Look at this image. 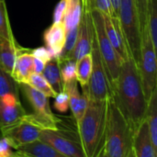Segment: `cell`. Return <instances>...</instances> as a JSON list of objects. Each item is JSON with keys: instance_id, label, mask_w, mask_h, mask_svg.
Masks as SVG:
<instances>
[{"instance_id": "obj_1", "label": "cell", "mask_w": 157, "mask_h": 157, "mask_svg": "<svg viewBox=\"0 0 157 157\" xmlns=\"http://www.w3.org/2000/svg\"><path fill=\"white\" fill-rule=\"evenodd\" d=\"M112 98L134 131L144 119L148 101L138 65L132 56L121 64L119 76L112 86Z\"/></svg>"}, {"instance_id": "obj_2", "label": "cell", "mask_w": 157, "mask_h": 157, "mask_svg": "<svg viewBox=\"0 0 157 157\" xmlns=\"http://www.w3.org/2000/svg\"><path fill=\"white\" fill-rule=\"evenodd\" d=\"M133 129L112 97L108 100L107 121L102 147L98 156L133 157Z\"/></svg>"}, {"instance_id": "obj_3", "label": "cell", "mask_w": 157, "mask_h": 157, "mask_svg": "<svg viewBox=\"0 0 157 157\" xmlns=\"http://www.w3.org/2000/svg\"><path fill=\"white\" fill-rule=\"evenodd\" d=\"M87 98L86 111L76 124L77 136L85 156L97 157L103 144L109 99L97 100Z\"/></svg>"}, {"instance_id": "obj_4", "label": "cell", "mask_w": 157, "mask_h": 157, "mask_svg": "<svg viewBox=\"0 0 157 157\" xmlns=\"http://www.w3.org/2000/svg\"><path fill=\"white\" fill-rule=\"evenodd\" d=\"M118 18L120 20L130 54L138 65L141 57L143 29L134 0L120 1Z\"/></svg>"}, {"instance_id": "obj_5", "label": "cell", "mask_w": 157, "mask_h": 157, "mask_svg": "<svg viewBox=\"0 0 157 157\" xmlns=\"http://www.w3.org/2000/svg\"><path fill=\"white\" fill-rule=\"evenodd\" d=\"M91 17L93 20L94 34L98 48V52L105 65L112 88L113 85L115 84L119 76L121 67L124 60L118 54L116 50L113 48L105 32L102 14L98 10H92Z\"/></svg>"}, {"instance_id": "obj_6", "label": "cell", "mask_w": 157, "mask_h": 157, "mask_svg": "<svg viewBox=\"0 0 157 157\" xmlns=\"http://www.w3.org/2000/svg\"><path fill=\"white\" fill-rule=\"evenodd\" d=\"M18 87L33 109V112L29 114V118L42 130H59L60 120L52 111L50 98L26 83L18 84Z\"/></svg>"}, {"instance_id": "obj_7", "label": "cell", "mask_w": 157, "mask_h": 157, "mask_svg": "<svg viewBox=\"0 0 157 157\" xmlns=\"http://www.w3.org/2000/svg\"><path fill=\"white\" fill-rule=\"evenodd\" d=\"M91 53L93 58L92 72L88 84L82 87V90L89 98L97 100H108L112 97V88L105 65L98 52L95 34Z\"/></svg>"}, {"instance_id": "obj_8", "label": "cell", "mask_w": 157, "mask_h": 157, "mask_svg": "<svg viewBox=\"0 0 157 157\" xmlns=\"http://www.w3.org/2000/svg\"><path fill=\"white\" fill-rule=\"evenodd\" d=\"M144 92L147 101L157 88L156 49L152 43L146 29L143 31L141 57L138 64Z\"/></svg>"}, {"instance_id": "obj_9", "label": "cell", "mask_w": 157, "mask_h": 157, "mask_svg": "<svg viewBox=\"0 0 157 157\" xmlns=\"http://www.w3.org/2000/svg\"><path fill=\"white\" fill-rule=\"evenodd\" d=\"M94 40V27L91 10L82 5V13L78 25V33L74 48L69 54L63 58L77 61L82 56L91 52Z\"/></svg>"}, {"instance_id": "obj_10", "label": "cell", "mask_w": 157, "mask_h": 157, "mask_svg": "<svg viewBox=\"0 0 157 157\" xmlns=\"http://www.w3.org/2000/svg\"><path fill=\"white\" fill-rule=\"evenodd\" d=\"M40 139L50 144L63 157H86L79 139L66 135L60 130H42Z\"/></svg>"}, {"instance_id": "obj_11", "label": "cell", "mask_w": 157, "mask_h": 157, "mask_svg": "<svg viewBox=\"0 0 157 157\" xmlns=\"http://www.w3.org/2000/svg\"><path fill=\"white\" fill-rule=\"evenodd\" d=\"M27 114L18 94L6 93L0 96V132L4 133L17 124Z\"/></svg>"}, {"instance_id": "obj_12", "label": "cell", "mask_w": 157, "mask_h": 157, "mask_svg": "<svg viewBox=\"0 0 157 157\" xmlns=\"http://www.w3.org/2000/svg\"><path fill=\"white\" fill-rule=\"evenodd\" d=\"M41 131L42 129L34 122L27 113L17 124L2 133V135L9 141L15 150L20 145L40 139Z\"/></svg>"}, {"instance_id": "obj_13", "label": "cell", "mask_w": 157, "mask_h": 157, "mask_svg": "<svg viewBox=\"0 0 157 157\" xmlns=\"http://www.w3.org/2000/svg\"><path fill=\"white\" fill-rule=\"evenodd\" d=\"M102 17L105 32L110 43L112 44L113 48L116 50L118 54L124 61L127 60L128 58L131 57V54L119 18L117 17H110L104 14H102Z\"/></svg>"}, {"instance_id": "obj_14", "label": "cell", "mask_w": 157, "mask_h": 157, "mask_svg": "<svg viewBox=\"0 0 157 157\" xmlns=\"http://www.w3.org/2000/svg\"><path fill=\"white\" fill-rule=\"evenodd\" d=\"M132 153L133 157H157V148L153 143L144 119L134 130L132 138Z\"/></svg>"}, {"instance_id": "obj_15", "label": "cell", "mask_w": 157, "mask_h": 157, "mask_svg": "<svg viewBox=\"0 0 157 157\" xmlns=\"http://www.w3.org/2000/svg\"><path fill=\"white\" fill-rule=\"evenodd\" d=\"M78 83L76 80L70 81L63 85V89L66 91L69 99V109H71L75 125L80 121L83 117L86 106H87V96L82 91H79Z\"/></svg>"}, {"instance_id": "obj_16", "label": "cell", "mask_w": 157, "mask_h": 157, "mask_svg": "<svg viewBox=\"0 0 157 157\" xmlns=\"http://www.w3.org/2000/svg\"><path fill=\"white\" fill-rule=\"evenodd\" d=\"M66 38V29L63 21L52 22L43 33V42L45 47L53 56H60L64 47Z\"/></svg>"}, {"instance_id": "obj_17", "label": "cell", "mask_w": 157, "mask_h": 157, "mask_svg": "<svg viewBox=\"0 0 157 157\" xmlns=\"http://www.w3.org/2000/svg\"><path fill=\"white\" fill-rule=\"evenodd\" d=\"M33 73V55L30 50L21 47L17 52L14 67L11 73L12 78L17 84L27 83L29 77Z\"/></svg>"}, {"instance_id": "obj_18", "label": "cell", "mask_w": 157, "mask_h": 157, "mask_svg": "<svg viewBox=\"0 0 157 157\" xmlns=\"http://www.w3.org/2000/svg\"><path fill=\"white\" fill-rule=\"evenodd\" d=\"M14 155L21 157H63L60 153L40 139L17 147Z\"/></svg>"}, {"instance_id": "obj_19", "label": "cell", "mask_w": 157, "mask_h": 157, "mask_svg": "<svg viewBox=\"0 0 157 157\" xmlns=\"http://www.w3.org/2000/svg\"><path fill=\"white\" fill-rule=\"evenodd\" d=\"M20 49L21 46L17 42H12L0 36V67L10 75Z\"/></svg>"}, {"instance_id": "obj_20", "label": "cell", "mask_w": 157, "mask_h": 157, "mask_svg": "<svg viewBox=\"0 0 157 157\" xmlns=\"http://www.w3.org/2000/svg\"><path fill=\"white\" fill-rule=\"evenodd\" d=\"M41 75L47 80L56 94L63 90V82L60 70L59 56H53L45 63Z\"/></svg>"}, {"instance_id": "obj_21", "label": "cell", "mask_w": 157, "mask_h": 157, "mask_svg": "<svg viewBox=\"0 0 157 157\" xmlns=\"http://www.w3.org/2000/svg\"><path fill=\"white\" fill-rule=\"evenodd\" d=\"M144 121L147 123L153 143L157 148V88L152 93L147 102Z\"/></svg>"}, {"instance_id": "obj_22", "label": "cell", "mask_w": 157, "mask_h": 157, "mask_svg": "<svg viewBox=\"0 0 157 157\" xmlns=\"http://www.w3.org/2000/svg\"><path fill=\"white\" fill-rule=\"evenodd\" d=\"M93 66L92 53L89 52L81 58H79L75 63V79L81 87L86 86L88 84Z\"/></svg>"}, {"instance_id": "obj_23", "label": "cell", "mask_w": 157, "mask_h": 157, "mask_svg": "<svg viewBox=\"0 0 157 157\" xmlns=\"http://www.w3.org/2000/svg\"><path fill=\"white\" fill-rule=\"evenodd\" d=\"M82 13L81 0H68L67 9L63 17V23L66 31L77 28Z\"/></svg>"}, {"instance_id": "obj_24", "label": "cell", "mask_w": 157, "mask_h": 157, "mask_svg": "<svg viewBox=\"0 0 157 157\" xmlns=\"http://www.w3.org/2000/svg\"><path fill=\"white\" fill-rule=\"evenodd\" d=\"M155 48H157V0H150L146 28Z\"/></svg>"}, {"instance_id": "obj_25", "label": "cell", "mask_w": 157, "mask_h": 157, "mask_svg": "<svg viewBox=\"0 0 157 157\" xmlns=\"http://www.w3.org/2000/svg\"><path fill=\"white\" fill-rule=\"evenodd\" d=\"M26 84H29L30 86L43 93L45 96H47L50 98H54L55 96L57 95L41 74L32 73Z\"/></svg>"}, {"instance_id": "obj_26", "label": "cell", "mask_w": 157, "mask_h": 157, "mask_svg": "<svg viewBox=\"0 0 157 157\" xmlns=\"http://www.w3.org/2000/svg\"><path fill=\"white\" fill-rule=\"evenodd\" d=\"M0 36L9 40L12 42H17L11 28L6 0H0Z\"/></svg>"}, {"instance_id": "obj_27", "label": "cell", "mask_w": 157, "mask_h": 157, "mask_svg": "<svg viewBox=\"0 0 157 157\" xmlns=\"http://www.w3.org/2000/svg\"><path fill=\"white\" fill-rule=\"evenodd\" d=\"M6 93H19L18 84L12 78L11 75L0 67V96Z\"/></svg>"}, {"instance_id": "obj_28", "label": "cell", "mask_w": 157, "mask_h": 157, "mask_svg": "<svg viewBox=\"0 0 157 157\" xmlns=\"http://www.w3.org/2000/svg\"><path fill=\"white\" fill-rule=\"evenodd\" d=\"M81 4L92 10H98L101 14L115 17L110 0H81Z\"/></svg>"}, {"instance_id": "obj_29", "label": "cell", "mask_w": 157, "mask_h": 157, "mask_svg": "<svg viewBox=\"0 0 157 157\" xmlns=\"http://www.w3.org/2000/svg\"><path fill=\"white\" fill-rule=\"evenodd\" d=\"M60 70L63 85L75 79V61L66 58H60Z\"/></svg>"}, {"instance_id": "obj_30", "label": "cell", "mask_w": 157, "mask_h": 157, "mask_svg": "<svg viewBox=\"0 0 157 157\" xmlns=\"http://www.w3.org/2000/svg\"><path fill=\"white\" fill-rule=\"evenodd\" d=\"M53 106L54 109L61 113H65L69 109V99L67 93L64 89L55 96Z\"/></svg>"}, {"instance_id": "obj_31", "label": "cell", "mask_w": 157, "mask_h": 157, "mask_svg": "<svg viewBox=\"0 0 157 157\" xmlns=\"http://www.w3.org/2000/svg\"><path fill=\"white\" fill-rule=\"evenodd\" d=\"M134 1H135V5H136L137 10H138L142 29L144 31V29L146 28V20H147L150 0H134Z\"/></svg>"}, {"instance_id": "obj_32", "label": "cell", "mask_w": 157, "mask_h": 157, "mask_svg": "<svg viewBox=\"0 0 157 157\" xmlns=\"http://www.w3.org/2000/svg\"><path fill=\"white\" fill-rule=\"evenodd\" d=\"M68 0H60L56 5L53 11V22H61L63 20L66 9H67Z\"/></svg>"}, {"instance_id": "obj_33", "label": "cell", "mask_w": 157, "mask_h": 157, "mask_svg": "<svg viewBox=\"0 0 157 157\" xmlns=\"http://www.w3.org/2000/svg\"><path fill=\"white\" fill-rule=\"evenodd\" d=\"M30 52L33 55V57H36L38 59H40L44 63H47L49 60H51L53 57V55L52 54V52L45 46L38 47V48H35L33 50H30Z\"/></svg>"}, {"instance_id": "obj_34", "label": "cell", "mask_w": 157, "mask_h": 157, "mask_svg": "<svg viewBox=\"0 0 157 157\" xmlns=\"http://www.w3.org/2000/svg\"><path fill=\"white\" fill-rule=\"evenodd\" d=\"M14 152L15 150L13 149L9 141L3 136V138L0 139V157L15 156Z\"/></svg>"}, {"instance_id": "obj_35", "label": "cell", "mask_w": 157, "mask_h": 157, "mask_svg": "<svg viewBox=\"0 0 157 157\" xmlns=\"http://www.w3.org/2000/svg\"><path fill=\"white\" fill-rule=\"evenodd\" d=\"M45 63L43 61H41L40 59H38L36 57H33V73H37V74H41Z\"/></svg>"}, {"instance_id": "obj_36", "label": "cell", "mask_w": 157, "mask_h": 157, "mask_svg": "<svg viewBox=\"0 0 157 157\" xmlns=\"http://www.w3.org/2000/svg\"><path fill=\"white\" fill-rule=\"evenodd\" d=\"M120 1L121 0H110V4L114 12L115 17H118V11H119V6H120Z\"/></svg>"}]
</instances>
